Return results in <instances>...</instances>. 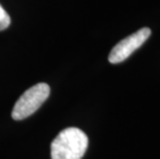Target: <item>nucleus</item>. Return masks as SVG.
<instances>
[{"instance_id":"nucleus-1","label":"nucleus","mask_w":160,"mask_h":159,"mask_svg":"<svg viewBox=\"0 0 160 159\" xmlns=\"http://www.w3.org/2000/svg\"><path fill=\"white\" fill-rule=\"evenodd\" d=\"M88 137L77 127L62 130L51 144L52 159H82L88 148Z\"/></svg>"},{"instance_id":"nucleus-3","label":"nucleus","mask_w":160,"mask_h":159,"mask_svg":"<svg viewBox=\"0 0 160 159\" xmlns=\"http://www.w3.org/2000/svg\"><path fill=\"white\" fill-rule=\"evenodd\" d=\"M151 35V29L148 27L138 30L131 35L122 39L116 45L108 55V61L113 64L120 63L124 61L131 55L134 51H137L139 47L147 40Z\"/></svg>"},{"instance_id":"nucleus-2","label":"nucleus","mask_w":160,"mask_h":159,"mask_svg":"<svg viewBox=\"0 0 160 159\" xmlns=\"http://www.w3.org/2000/svg\"><path fill=\"white\" fill-rule=\"evenodd\" d=\"M50 86L46 83H38L24 92L15 104L12 117L13 120H23L31 116L42 106L50 96Z\"/></svg>"},{"instance_id":"nucleus-4","label":"nucleus","mask_w":160,"mask_h":159,"mask_svg":"<svg viewBox=\"0 0 160 159\" xmlns=\"http://www.w3.org/2000/svg\"><path fill=\"white\" fill-rule=\"evenodd\" d=\"M9 24H11V18L5 9L2 7V5L0 4V31L8 28Z\"/></svg>"}]
</instances>
